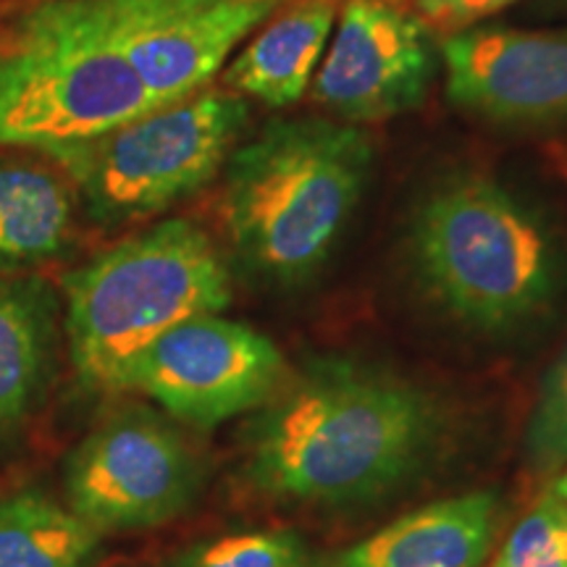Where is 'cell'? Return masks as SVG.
Returning a JSON list of instances; mask_svg holds the SVG:
<instances>
[{
	"label": "cell",
	"mask_w": 567,
	"mask_h": 567,
	"mask_svg": "<svg viewBox=\"0 0 567 567\" xmlns=\"http://www.w3.org/2000/svg\"><path fill=\"white\" fill-rule=\"evenodd\" d=\"M413 258L436 300L484 329L534 316L557 289L547 229L486 176H457L425 197L413 221Z\"/></svg>",
	"instance_id": "obj_5"
},
{
	"label": "cell",
	"mask_w": 567,
	"mask_h": 567,
	"mask_svg": "<svg viewBox=\"0 0 567 567\" xmlns=\"http://www.w3.org/2000/svg\"><path fill=\"white\" fill-rule=\"evenodd\" d=\"M436 423L434 402L408 381L326 360L247 429V476L276 499H368L421 463Z\"/></svg>",
	"instance_id": "obj_1"
},
{
	"label": "cell",
	"mask_w": 567,
	"mask_h": 567,
	"mask_svg": "<svg viewBox=\"0 0 567 567\" xmlns=\"http://www.w3.org/2000/svg\"><path fill=\"white\" fill-rule=\"evenodd\" d=\"M517 3L523 0H413V9L425 27L452 34Z\"/></svg>",
	"instance_id": "obj_20"
},
{
	"label": "cell",
	"mask_w": 567,
	"mask_h": 567,
	"mask_svg": "<svg viewBox=\"0 0 567 567\" xmlns=\"http://www.w3.org/2000/svg\"><path fill=\"white\" fill-rule=\"evenodd\" d=\"M446 95L507 126L567 122V30L467 27L442 42Z\"/></svg>",
	"instance_id": "obj_11"
},
{
	"label": "cell",
	"mask_w": 567,
	"mask_h": 567,
	"mask_svg": "<svg viewBox=\"0 0 567 567\" xmlns=\"http://www.w3.org/2000/svg\"><path fill=\"white\" fill-rule=\"evenodd\" d=\"M436 74L429 27L392 0H347L313 76L318 105L347 124L415 111Z\"/></svg>",
	"instance_id": "obj_10"
},
{
	"label": "cell",
	"mask_w": 567,
	"mask_h": 567,
	"mask_svg": "<svg viewBox=\"0 0 567 567\" xmlns=\"http://www.w3.org/2000/svg\"><path fill=\"white\" fill-rule=\"evenodd\" d=\"M547 492L567 505V465L559 473H555V478H551V486L547 488Z\"/></svg>",
	"instance_id": "obj_21"
},
{
	"label": "cell",
	"mask_w": 567,
	"mask_h": 567,
	"mask_svg": "<svg viewBox=\"0 0 567 567\" xmlns=\"http://www.w3.org/2000/svg\"><path fill=\"white\" fill-rule=\"evenodd\" d=\"M247 118L243 95L205 87L45 155L59 163L95 221L132 224L203 189L231 158Z\"/></svg>",
	"instance_id": "obj_6"
},
{
	"label": "cell",
	"mask_w": 567,
	"mask_h": 567,
	"mask_svg": "<svg viewBox=\"0 0 567 567\" xmlns=\"http://www.w3.org/2000/svg\"><path fill=\"white\" fill-rule=\"evenodd\" d=\"M61 292L76 375L84 386L116 392L124 368L161 334L229 308L231 279L200 226L168 218L74 268Z\"/></svg>",
	"instance_id": "obj_3"
},
{
	"label": "cell",
	"mask_w": 567,
	"mask_h": 567,
	"mask_svg": "<svg viewBox=\"0 0 567 567\" xmlns=\"http://www.w3.org/2000/svg\"><path fill=\"white\" fill-rule=\"evenodd\" d=\"M224 221L234 250L276 284L313 276L350 221L373 166L358 124L276 118L226 161Z\"/></svg>",
	"instance_id": "obj_2"
},
{
	"label": "cell",
	"mask_w": 567,
	"mask_h": 567,
	"mask_svg": "<svg viewBox=\"0 0 567 567\" xmlns=\"http://www.w3.org/2000/svg\"><path fill=\"white\" fill-rule=\"evenodd\" d=\"M528 463L536 473H555L567 465V352L551 365L538 392L526 431Z\"/></svg>",
	"instance_id": "obj_19"
},
{
	"label": "cell",
	"mask_w": 567,
	"mask_h": 567,
	"mask_svg": "<svg viewBox=\"0 0 567 567\" xmlns=\"http://www.w3.org/2000/svg\"><path fill=\"white\" fill-rule=\"evenodd\" d=\"M334 0H300L255 34L226 69V90L268 109H289L308 92L337 27Z\"/></svg>",
	"instance_id": "obj_14"
},
{
	"label": "cell",
	"mask_w": 567,
	"mask_h": 567,
	"mask_svg": "<svg viewBox=\"0 0 567 567\" xmlns=\"http://www.w3.org/2000/svg\"><path fill=\"white\" fill-rule=\"evenodd\" d=\"M74 226V193L45 166L0 161V276L59 258Z\"/></svg>",
	"instance_id": "obj_15"
},
{
	"label": "cell",
	"mask_w": 567,
	"mask_h": 567,
	"mask_svg": "<svg viewBox=\"0 0 567 567\" xmlns=\"http://www.w3.org/2000/svg\"><path fill=\"white\" fill-rule=\"evenodd\" d=\"M161 109L87 0H40L0 34V145H71Z\"/></svg>",
	"instance_id": "obj_4"
},
{
	"label": "cell",
	"mask_w": 567,
	"mask_h": 567,
	"mask_svg": "<svg viewBox=\"0 0 567 567\" xmlns=\"http://www.w3.org/2000/svg\"><path fill=\"white\" fill-rule=\"evenodd\" d=\"M200 478L187 439L147 408L105 417L63 463L66 505L101 536L174 520L193 505Z\"/></svg>",
	"instance_id": "obj_7"
},
{
	"label": "cell",
	"mask_w": 567,
	"mask_h": 567,
	"mask_svg": "<svg viewBox=\"0 0 567 567\" xmlns=\"http://www.w3.org/2000/svg\"><path fill=\"white\" fill-rule=\"evenodd\" d=\"M563 6H565V9H567V0H563Z\"/></svg>",
	"instance_id": "obj_22"
},
{
	"label": "cell",
	"mask_w": 567,
	"mask_h": 567,
	"mask_svg": "<svg viewBox=\"0 0 567 567\" xmlns=\"http://www.w3.org/2000/svg\"><path fill=\"white\" fill-rule=\"evenodd\" d=\"M101 534L38 488L0 496V567H90Z\"/></svg>",
	"instance_id": "obj_16"
},
{
	"label": "cell",
	"mask_w": 567,
	"mask_h": 567,
	"mask_svg": "<svg viewBox=\"0 0 567 567\" xmlns=\"http://www.w3.org/2000/svg\"><path fill=\"white\" fill-rule=\"evenodd\" d=\"M166 567H310V555L287 530H250L193 544Z\"/></svg>",
	"instance_id": "obj_17"
},
{
	"label": "cell",
	"mask_w": 567,
	"mask_h": 567,
	"mask_svg": "<svg viewBox=\"0 0 567 567\" xmlns=\"http://www.w3.org/2000/svg\"><path fill=\"white\" fill-rule=\"evenodd\" d=\"M496 509L492 492L434 502L354 544L337 567H478L494 542Z\"/></svg>",
	"instance_id": "obj_13"
},
{
	"label": "cell",
	"mask_w": 567,
	"mask_h": 567,
	"mask_svg": "<svg viewBox=\"0 0 567 567\" xmlns=\"http://www.w3.org/2000/svg\"><path fill=\"white\" fill-rule=\"evenodd\" d=\"M281 375V350L266 334L203 313L145 347L118 375L116 392L145 394L176 421L213 429L266 405Z\"/></svg>",
	"instance_id": "obj_8"
},
{
	"label": "cell",
	"mask_w": 567,
	"mask_h": 567,
	"mask_svg": "<svg viewBox=\"0 0 567 567\" xmlns=\"http://www.w3.org/2000/svg\"><path fill=\"white\" fill-rule=\"evenodd\" d=\"M492 567H567V505L549 492L517 523Z\"/></svg>",
	"instance_id": "obj_18"
},
{
	"label": "cell",
	"mask_w": 567,
	"mask_h": 567,
	"mask_svg": "<svg viewBox=\"0 0 567 567\" xmlns=\"http://www.w3.org/2000/svg\"><path fill=\"white\" fill-rule=\"evenodd\" d=\"M59 347V300L38 276H0V452L45 405Z\"/></svg>",
	"instance_id": "obj_12"
},
{
	"label": "cell",
	"mask_w": 567,
	"mask_h": 567,
	"mask_svg": "<svg viewBox=\"0 0 567 567\" xmlns=\"http://www.w3.org/2000/svg\"><path fill=\"white\" fill-rule=\"evenodd\" d=\"M116 53L158 105L195 95L216 80L245 38L279 0H87Z\"/></svg>",
	"instance_id": "obj_9"
}]
</instances>
